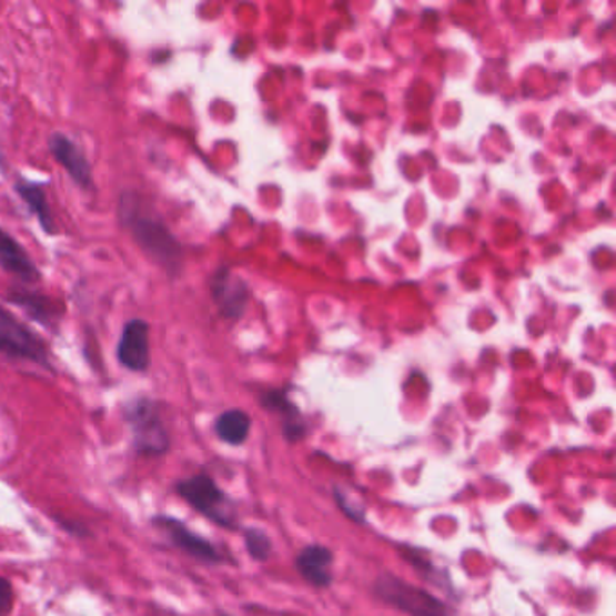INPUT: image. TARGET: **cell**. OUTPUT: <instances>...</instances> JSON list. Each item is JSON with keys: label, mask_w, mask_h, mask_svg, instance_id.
I'll use <instances>...</instances> for the list:
<instances>
[{"label": "cell", "mask_w": 616, "mask_h": 616, "mask_svg": "<svg viewBox=\"0 0 616 616\" xmlns=\"http://www.w3.org/2000/svg\"><path fill=\"white\" fill-rule=\"evenodd\" d=\"M118 218L123 229L129 230L138 246L160 264L172 277L183 266V248L172 235L163 219L155 214L134 192H123L118 203Z\"/></svg>", "instance_id": "cell-1"}, {"label": "cell", "mask_w": 616, "mask_h": 616, "mask_svg": "<svg viewBox=\"0 0 616 616\" xmlns=\"http://www.w3.org/2000/svg\"><path fill=\"white\" fill-rule=\"evenodd\" d=\"M373 592L380 600L408 616H451L440 598L403 578L394 577L393 573H382L374 583Z\"/></svg>", "instance_id": "cell-2"}, {"label": "cell", "mask_w": 616, "mask_h": 616, "mask_svg": "<svg viewBox=\"0 0 616 616\" xmlns=\"http://www.w3.org/2000/svg\"><path fill=\"white\" fill-rule=\"evenodd\" d=\"M175 492L189 503L195 512H200L206 519L219 524L221 528H238V519L233 512L232 501L224 494L212 477L206 474L183 479L175 485Z\"/></svg>", "instance_id": "cell-3"}, {"label": "cell", "mask_w": 616, "mask_h": 616, "mask_svg": "<svg viewBox=\"0 0 616 616\" xmlns=\"http://www.w3.org/2000/svg\"><path fill=\"white\" fill-rule=\"evenodd\" d=\"M0 355L13 360H28L48 371H54L49 345L30 325L0 306Z\"/></svg>", "instance_id": "cell-4"}, {"label": "cell", "mask_w": 616, "mask_h": 616, "mask_svg": "<svg viewBox=\"0 0 616 616\" xmlns=\"http://www.w3.org/2000/svg\"><path fill=\"white\" fill-rule=\"evenodd\" d=\"M125 420L131 425L134 448L145 456H161L170 447L169 432L161 422L158 403L138 398L125 408Z\"/></svg>", "instance_id": "cell-5"}, {"label": "cell", "mask_w": 616, "mask_h": 616, "mask_svg": "<svg viewBox=\"0 0 616 616\" xmlns=\"http://www.w3.org/2000/svg\"><path fill=\"white\" fill-rule=\"evenodd\" d=\"M149 324L143 319H132L123 327L118 342L117 359L132 373H147L151 367V342Z\"/></svg>", "instance_id": "cell-6"}, {"label": "cell", "mask_w": 616, "mask_h": 616, "mask_svg": "<svg viewBox=\"0 0 616 616\" xmlns=\"http://www.w3.org/2000/svg\"><path fill=\"white\" fill-rule=\"evenodd\" d=\"M49 152L54 161L68 170L71 180L80 189L94 190L93 165L89 163L88 155L63 132H53L48 141Z\"/></svg>", "instance_id": "cell-7"}, {"label": "cell", "mask_w": 616, "mask_h": 616, "mask_svg": "<svg viewBox=\"0 0 616 616\" xmlns=\"http://www.w3.org/2000/svg\"><path fill=\"white\" fill-rule=\"evenodd\" d=\"M154 524L169 535V539L172 541L174 546L183 549L190 557L198 558L201 563L206 564L224 563L223 555L219 554V549L215 548L214 544L203 539L201 535L194 534L181 521L169 517V515H158Z\"/></svg>", "instance_id": "cell-8"}, {"label": "cell", "mask_w": 616, "mask_h": 616, "mask_svg": "<svg viewBox=\"0 0 616 616\" xmlns=\"http://www.w3.org/2000/svg\"><path fill=\"white\" fill-rule=\"evenodd\" d=\"M6 301L22 307L34 322H39L48 330L57 331L59 327L60 316L63 315L62 302H57L51 296L42 295L33 290H22V287H13L6 296Z\"/></svg>", "instance_id": "cell-9"}, {"label": "cell", "mask_w": 616, "mask_h": 616, "mask_svg": "<svg viewBox=\"0 0 616 616\" xmlns=\"http://www.w3.org/2000/svg\"><path fill=\"white\" fill-rule=\"evenodd\" d=\"M0 267L26 284L42 281V273L30 257V253L26 252L24 246L4 229H0Z\"/></svg>", "instance_id": "cell-10"}, {"label": "cell", "mask_w": 616, "mask_h": 616, "mask_svg": "<svg viewBox=\"0 0 616 616\" xmlns=\"http://www.w3.org/2000/svg\"><path fill=\"white\" fill-rule=\"evenodd\" d=\"M210 286H212L215 304L224 316L238 319L243 315L244 306H246V287H244L243 281L233 277L229 267H221L212 279Z\"/></svg>", "instance_id": "cell-11"}, {"label": "cell", "mask_w": 616, "mask_h": 616, "mask_svg": "<svg viewBox=\"0 0 616 616\" xmlns=\"http://www.w3.org/2000/svg\"><path fill=\"white\" fill-rule=\"evenodd\" d=\"M331 564H333V554H331V549L321 544H310L295 558L299 575L315 587L331 586L333 583Z\"/></svg>", "instance_id": "cell-12"}, {"label": "cell", "mask_w": 616, "mask_h": 616, "mask_svg": "<svg viewBox=\"0 0 616 616\" xmlns=\"http://www.w3.org/2000/svg\"><path fill=\"white\" fill-rule=\"evenodd\" d=\"M16 192L22 198L31 214L37 215L40 226L48 235L57 233V224H54L53 214L49 209L48 194L42 183H34V181L24 180L19 178L16 183Z\"/></svg>", "instance_id": "cell-13"}, {"label": "cell", "mask_w": 616, "mask_h": 616, "mask_svg": "<svg viewBox=\"0 0 616 616\" xmlns=\"http://www.w3.org/2000/svg\"><path fill=\"white\" fill-rule=\"evenodd\" d=\"M250 427H252V420L241 408H230L215 420V434L219 440L233 447H239L246 442Z\"/></svg>", "instance_id": "cell-14"}, {"label": "cell", "mask_w": 616, "mask_h": 616, "mask_svg": "<svg viewBox=\"0 0 616 616\" xmlns=\"http://www.w3.org/2000/svg\"><path fill=\"white\" fill-rule=\"evenodd\" d=\"M262 405L266 408H272V411H279V413L286 416V423H284V436L290 440V442H301L302 437L306 436V425L301 422V414L293 407L292 403L287 402L286 396L277 393H267L264 398H262Z\"/></svg>", "instance_id": "cell-15"}, {"label": "cell", "mask_w": 616, "mask_h": 616, "mask_svg": "<svg viewBox=\"0 0 616 616\" xmlns=\"http://www.w3.org/2000/svg\"><path fill=\"white\" fill-rule=\"evenodd\" d=\"M244 541H246L248 554L259 563H264L272 554V541L267 537L266 532L257 526L244 529Z\"/></svg>", "instance_id": "cell-16"}, {"label": "cell", "mask_w": 616, "mask_h": 616, "mask_svg": "<svg viewBox=\"0 0 616 616\" xmlns=\"http://www.w3.org/2000/svg\"><path fill=\"white\" fill-rule=\"evenodd\" d=\"M336 503H339L340 509L344 512L351 521L355 523H365V506L360 505V503H351L350 495L344 488L336 486L335 488Z\"/></svg>", "instance_id": "cell-17"}, {"label": "cell", "mask_w": 616, "mask_h": 616, "mask_svg": "<svg viewBox=\"0 0 616 616\" xmlns=\"http://www.w3.org/2000/svg\"><path fill=\"white\" fill-rule=\"evenodd\" d=\"M11 604H13V587L4 577H0V616L8 615Z\"/></svg>", "instance_id": "cell-18"}, {"label": "cell", "mask_w": 616, "mask_h": 616, "mask_svg": "<svg viewBox=\"0 0 616 616\" xmlns=\"http://www.w3.org/2000/svg\"><path fill=\"white\" fill-rule=\"evenodd\" d=\"M221 616H226V615H221Z\"/></svg>", "instance_id": "cell-19"}]
</instances>
